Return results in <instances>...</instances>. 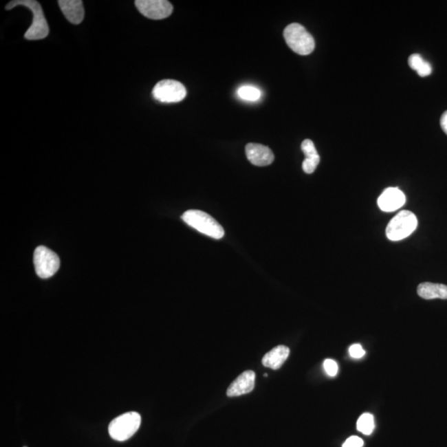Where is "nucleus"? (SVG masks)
<instances>
[{
	"label": "nucleus",
	"mask_w": 447,
	"mask_h": 447,
	"mask_svg": "<svg viewBox=\"0 0 447 447\" xmlns=\"http://www.w3.org/2000/svg\"><path fill=\"white\" fill-rule=\"evenodd\" d=\"M19 6L28 8L32 14V25L25 32L24 38L30 41L46 39L50 34V27L40 3L35 0H14L7 3L6 10H10Z\"/></svg>",
	"instance_id": "f257e3e1"
},
{
	"label": "nucleus",
	"mask_w": 447,
	"mask_h": 447,
	"mask_svg": "<svg viewBox=\"0 0 447 447\" xmlns=\"http://www.w3.org/2000/svg\"><path fill=\"white\" fill-rule=\"evenodd\" d=\"M357 429L361 433L367 435H371L375 430V424L373 416L371 413H364L359 417L357 421Z\"/></svg>",
	"instance_id": "f3484780"
},
{
	"label": "nucleus",
	"mask_w": 447,
	"mask_h": 447,
	"mask_svg": "<svg viewBox=\"0 0 447 447\" xmlns=\"http://www.w3.org/2000/svg\"><path fill=\"white\" fill-rule=\"evenodd\" d=\"M239 98L247 101H257L261 98L262 93L253 85H242L237 91Z\"/></svg>",
	"instance_id": "a211bd4d"
},
{
	"label": "nucleus",
	"mask_w": 447,
	"mask_h": 447,
	"mask_svg": "<svg viewBox=\"0 0 447 447\" xmlns=\"http://www.w3.org/2000/svg\"><path fill=\"white\" fill-rule=\"evenodd\" d=\"M246 153L248 160L255 166H265L270 165L274 161V153L265 145L248 144Z\"/></svg>",
	"instance_id": "1a4fd4ad"
},
{
	"label": "nucleus",
	"mask_w": 447,
	"mask_h": 447,
	"mask_svg": "<svg viewBox=\"0 0 447 447\" xmlns=\"http://www.w3.org/2000/svg\"><path fill=\"white\" fill-rule=\"evenodd\" d=\"M417 226L416 215L409 210H402L389 223L386 235L392 241H400L411 235Z\"/></svg>",
	"instance_id": "39448f33"
},
{
	"label": "nucleus",
	"mask_w": 447,
	"mask_h": 447,
	"mask_svg": "<svg viewBox=\"0 0 447 447\" xmlns=\"http://www.w3.org/2000/svg\"><path fill=\"white\" fill-rule=\"evenodd\" d=\"M287 46L299 55L311 54L315 50V40L306 28L299 23H291L283 32Z\"/></svg>",
	"instance_id": "7ed1b4c3"
},
{
	"label": "nucleus",
	"mask_w": 447,
	"mask_h": 447,
	"mask_svg": "<svg viewBox=\"0 0 447 447\" xmlns=\"http://www.w3.org/2000/svg\"><path fill=\"white\" fill-rule=\"evenodd\" d=\"M182 219L202 234L215 239H219L225 235V230L210 215L198 210H189L182 215Z\"/></svg>",
	"instance_id": "f03ea898"
},
{
	"label": "nucleus",
	"mask_w": 447,
	"mask_h": 447,
	"mask_svg": "<svg viewBox=\"0 0 447 447\" xmlns=\"http://www.w3.org/2000/svg\"><path fill=\"white\" fill-rule=\"evenodd\" d=\"M409 67L415 70L417 74L425 77L432 74L433 68L430 63L422 58L419 54H413L408 58Z\"/></svg>",
	"instance_id": "dca6fc26"
},
{
	"label": "nucleus",
	"mask_w": 447,
	"mask_h": 447,
	"mask_svg": "<svg viewBox=\"0 0 447 447\" xmlns=\"http://www.w3.org/2000/svg\"><path fill=\"white\" fill-rule=\"evenodd\" d=\"M290 348L285 347V345H279V347L274 348L263 356L262 360L263 367L277 371V369L282 367V365L290 356Z\"/></svg>",
	"instance_id": "ddd939ff"
},
{
	"label": "nucleus",
	"mask_w": 447,
	"mask_h": 447,
	"mask_svg": "<svg viewBox=\"0 0 447 447\" xmlns=\"http://www.w3.org/2000/svg\"><path fill=\"white\" fill-rule=\"evenodd\" d=\"M135 6L146 18L155 20L169 17L173 10L172 3L166 0H137Z\"/></svg>",
	"instance_id": "6e6552de"
},
{
	"label": "nucleus",
	"mask_w": 447,
	"mask_h": 447,
	"mask_svg": "<svg viewBox=\"0 0 447 447\" xmlns=\"http://www.w3.org/2000/svg\"><path fill=\"white\" fill-rule=\"evenodd\" d=\"M323 365L329 376L335 377L338 373V364L335 360L327 359L324 361Z\"/></svg>",
	"instance_id": "6ab92c4d"
},
{
	"label": "nucleus",
	"mask_w": 447,
	"mask_h": 447,
	"mask_svg": "<svg viewBox=\"0 0 447 447\" xmlns=\"http://www.w3.org/2000/svg\"><path fill=\"white\" fill-rule=\"evenodd\" d=\"M34 263L36 274L41 279H50L58 271L60 259L54 251L45 246H39L34 251Z\"/></svg>",
	"instance_id": "423d86ee"
},
{
	"label": "nucleus",
	"mask_w": 447,
	"mask_h": 447,
	"mask_svg": "<svg viewBox=\"0 0 447 447\" xmlns=\"http://www.w3.org/2000/svg\"><path fill=\"white\" fill-rule=\"evenodd\" d=\"M406 198L404 193L396 188H389L385 189L378 199V205L380 208L390 212L401 208L405 204Z\"/></svg>",
	"instance_id": "9d476101"
},
{
	"label": "nucleus",
	"mask_w": 447,
	"mask_h": 447,
	"mask_svg": "<svg viewBox=\"0 0 447 447\" xmlns=\"http://www.w3.org/2000/svg\"><path fill=\"white\" fill-rule=\"evenodd\" d=\"M154 99L162 103H177L184 100L186 89L184 85L174 80H162L153 89Z\"/></svg>",
	"instance_id": "0eeeda50"
},
{
	"label": "nucleus",
	"mask_w": 447,
	"mask_h": 447,
	"mask_svg": "<svg viewBox=\"0 0 447 447\" xmlns=\"http://www.w3.org/2000/svg\"><path fill=\"white\" fill-rule=\"evenodd\" d=\"M58 6L69 22L78 25L83 21L85 10L80 0H59Z\"/></svg>",
	"instance_id": "f8f14e48"
},
{
	"label": "nucleus",
	"mask_w": 447,
	"mask_h": 447,
	"mask_svg": "<svg viewBox=\"0 0 447 447\" xmlns=\"http://www.w3.org/2000/svg\"><path fill=\"white\" fill-rule=\"evenodd\" d=\"M364 441L359 437L352 436L345 441L342 447H362Z\"/></svg>",
	"instance_id": "412c9836"
},
{
	"label": "nucleus",
	"mask_w": 447,
	"mask_h": 447,
	"mask_svg": "<svg viewBox=\"0 0 447 447\" xmlns=\"http://www.w3.org/2000/svg\"><path fill=\"white\" fill-rule=\"evenodd\" d=\"M440 122H441V127L443 131H444L445 133L447 134V111L443 113Z\"/></svg>",
	"instance_id": "4be33fe9"
},
{
	"label": "nucleus",
	"mask_w": 447,
	"mask_h": 447,
	"mask_svg": "<svg viewBox=\"0 0 447 447\" xmlns=\"http://www.w3.org/2000/svg\"><path fill=\"white\" fill-rule=\"evenodd\" d=\"M302 150L306 158L303 162L305 173L312 174L315 172L320 162V156L316 151L314 143L310 140H305L302 144Z\"/></svg>",
	"instance_id": "4468645a"
},
{
	"label": "nucleus",
	"mask_w": 447,
	"mask_h": 447,
	"mask_svg": "<svg viewBox=\"0 0 447 447\" xmlns=\"http://www.w3.org/2000/svg\"><path fill=\"white\" fill-rule=\"evenodd\" d=\"M141 421L139 413L129 412L122 414L109 424V436L117 441H127L140 429Z\"/></svg>",
	"instance_id": "20e7f679"
},
{
	"label": "nucleus",
	"mask_w": 447,
	"mask_h": 447,
	"mask_svg": "<svg viewBox=\"0 0 447 447\" xmlns=\"http://www.w3.org/2000/svg\"><path fill=\"white\" fill-rule=\"evenodd\" d=\"M349 355L355 359H360L365 355L364 349L360 344H353L349 349Z\"/></svg>",
	"instance_id": "aec40b11"
},
{
	"label": "nucleus",
	"mask_w": 447,
	"mask_h": 447,
	"mask_svg": "<svg viewBox=\"0 0 447 447\" xmlns=\"http://www.w3.org/2000/svg\"><path fill=\"white\" fill-rule=\"evenodd\" d=\"M417 294L426 300L447 299V286L440 283H422L417 287Z\"/></svg>",
	"instance_id": "2eb2a0df"
},
{
	"label": "nucleus",
	"mask_w": 447,
	"mask_h": 447,
	"mask_svg": "<svg viewBox=\"0 0 447 447\" xmlns=\"http://www.w3.org/2000/svg\"><path fill=\"white\" fill-rule=\"evenodd\" d=\"M255 377V373L252 371H246L241 373L227 389V396L237 397L253 391Z\"/></svg>",
	"instance_id": "9b49d317"
}]
</instances>
